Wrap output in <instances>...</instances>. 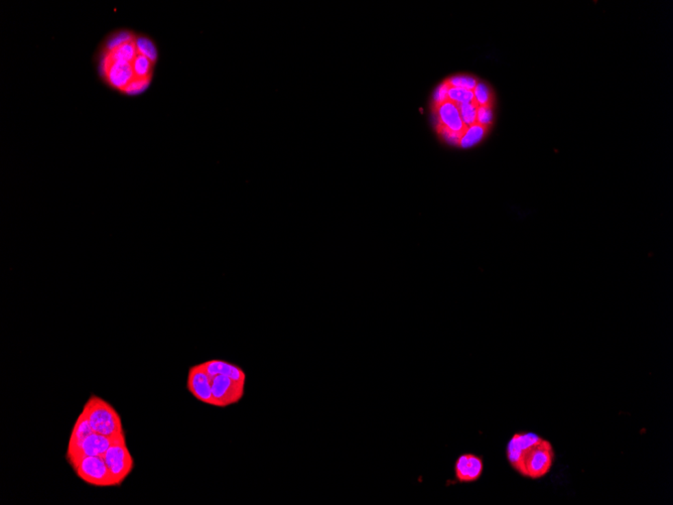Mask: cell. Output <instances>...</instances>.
Returning <instances> with one entry per match:
<instances>
[{
    "label": "cell",
    "instance_id": "obj_2",
    "mask_svg": "<svg viewBox=\"0 0 673 505\" xmlns=\"http://www.w3.org/2000/svg\"><path fill=\"white\" fill-rule=\"evenodd\" d=\"M82 413L88 419L94 432L106 437L125 434L120 415L103 398L97 396H90Z\"/></svg>",
    "mask_w": 673,
    "mask_h": 505
},
{
    "label": "cell",
    "instance_id": "obj_8",
    "mask_svg": "<svg viewBox=\"0 0 673 505\" xmlns=\"http://www.w3.org/2000/svg\"><path fill=\"white\" fill-rule=\"evenodd\" d=\"M123 440H126L125 432L116 437H106L103 435L97 434V432H92L88 438L82 443L80 448L74 453L68 454L66 455V458L80 455L103 456L111 445Z\"/></svg>",
    "mask_w": 673,
    "mask_h": 505
},
{
    "label": "cell",
    "instance_id": "obj_4",
    "mask_svg": "<svg viewBox=\"0 0 673 505\" xmlns=\"http://www.w3.org/2000/svg\"><path fill=\"white\" fill-rule=\"evenodd\" d=\"M102 457L116 481L117 487H120L134 469V459L126 440L111 445Z\"/></svg>",
    "mask_w": 673,
    "mask_h": 505
},
{
    "label": "cell",
    "instance_id": "obj_9",
    "mask_svg": "<svg viewBox=\"0 0 673 505\" xmlns=\"http://www.w3.org/2000/svg\"><path fill=\"white\" fill-rule=\"evenodd\" d=\"M202 365L211 376L225 375L238 383H246V374L240 366L217 359L209 360L202 363Z\"/></svg>",
    "mask_w": 673,
    "mask_h": 505
},
{
    "label": "cell",
    "instance_id": "obj_7",
    "mask_svg": "<svg viewBox=\"0 0 673 505\" xmlns=\"http://www.w3.org/2000/svg\"><path fill=\"white\" fill-rule=\"evenodd\" d=\"M455 477L460 483L476 482L482 476L484 462L475 454H463L455 463Z\"/></svg>",
    "mask_w": 673,
    "mask_h": 505
},
{
    "label": "cell",
    "instance_id": "obj_16",
    "mask_svg": "<svg viewBox=\"0 0 673 505\" xmlns=\"http://www.w3.org/2000/svg\"><path fill=\"white\" fill-rule=\"evenodd\" d=\"M478 84L477 80L473 77L470 76H455L448 79V85L450 87L456 88L467 89L473 91L476 85Z\"/></svg>",
    "mask_w": 673,
    "mask_h": 505
},
{
    "label": "cell",
    "instance_id": "obj_11",
    "mask_svg": "<svg viewBox=\"0 0 673 505\" xmlns=\"http://www.w3.org/2000/svg\"><path fill=\"white\" fill-rule=\"evenodd\" d=\"M92 432H94L92 430L91 426H90L88 419L85 417L84 413H81L79 415L78 419H77L76 423H75L74 427H73L66 455L74 453V452H76L77 450L80 448L82 443L88 438Z\"/></svg>",
    "mask_w": 673,
    "mask_h": 505
},
{
    "label": "cell",
    "instance_id": "obj_18",
    "mask_svg": "<svg viewBox=\"0 0 673 505\" xmlns=\"http://www.w3.org/2000/svg\"><path fill=\"white\" fill-rule=\"evenodd\" d=\"M439 133L441 135L442 140L446 144H448V146H459V144H460L461 138V133L460 132L453 131L450 129H446V127L439 125Z\"/></svg>",
    "mask_w": 673,
    "mask_h": 505
},
{
    "label": "cell",
    "instance_id": "obj_13",
    "mask_svg": "<svg viewBox=\"0 0 673 505\" xmlns=\"http://www.w3.org/2000/svg\"><path fill=\"white\" fill-rule=\"evenodd\" d=\"M136 42L138 52L157 64L159 60V50L155 42L151 38L143 35H136Z\"/></svg>",
    "mask_w": 673,
    "mask_h": 505
},
{
    "label": "cell",
    "instance_id": "obj_5",
    "mask_svg": "<svg viewBox=\"0 0 673 505\" xmlns=\"http://www.w3.org/2000/svg\"><path fill=\"white\" fill-rule=\"evenodd\" d=\"M212 393L217 408H228L242 400L245 383H238L225 375H215L212 376Z\"/></svg>",
    "mask_w": 673,
    "mask_h": 505
},
{
    "label": "cell",
    "instance_id": "obj_19",
    "mask_svg": "<svg viewBox=\"0 0 673 505\" xmlns=\"http://www.w3.org/2000/svg\"><path fill=\"white\" fill-rule=\"evenodd\" d=\"M493 114L492 110L489 107L488 105L486 106H478L477 110V123L478 125H482V127H487L490 125L492 122Z\"/></svg>",
    "mask_w": 673,
    "mask_h": 505
},
{
    "label": "cell",
    "instance_id": "obj_15",
    "mask_svg": "<svg viewBox=\"0 0 673 505\" xmlns=\"http://www.w3.org/2000/svg\"><path fill=\"white\" fill-rule=\"evenodd\" d=\"M448 101L454 102L457 105L475 101L473 91L456 88V87H448Z\"/></svg>",
    "mask_w": 673,
    "mask_h": 505
},
{
    "label": "cell",
    "instance_id": "obj_6",
    "mask_svg": "<svg viewBox=\"0 0 673 505\" xmlns=\"http://www.w3.org/2000/svg\"><path fill=\"white\" fill-rule=\"evenodd\" d=\"M187 389L199 402L217 408V402L212 393V376L206 372L202 364L190 368Z\"/></svg>",
    "mask_w": 673,
    "mask_h": 505
},
{
    "label": "cell",
    "instance_id": "obj_12",
    "mask_svg": "<svg viewBox=\"0 0 673 505\" xmlns=\"http://www.w3.org/2000/svg\"><path fill=\"white\" fill-rule=\"evenodd\" d=\"M485 134H486V127H482L478 123L466 127L465 131L461 134L459 148H464V150L474 148L484 140Z\"/></svg>",
    "mask_w": 673,
    "mask_h": 505
},
{
    "label": "cell",
    "instance_id": "obj_10",
    "mask_svg": "<svg viewBox=\"0 0 673 505\" xmlns=\"http://www.w3.org/2000/svg\"><path fill=\"white\" fill-rule=\"evenodd\" d=\"M437 116L441 120V125H439L463 134L466 127L463 120H461L460 112H459L457 104L448 100V101L442 103L441 105L437 106Z\"/></svg>",
    "mask_w": 673,
    "mask_h": 505
},
{
    "label": "cell",
    "instance_id": "obj_1",
    "mask_svg": "<svg viewBox=\"0 0 673 505\" xmlns=\"http://www.w3.org/2000/svg\"><path fill=\"white\" fill-rule=\"evenodd\" d=\"M506 459L515 472L537 480L550 472L555 464L553 444L535 432H516L506 447Z\"/></svg>",
    "mask_w": 673,
    "mask_h": 505
},
{
    "label": "cell",
    "instance_id": "obj_17",
    "mask_svg": "<svg viewBox=\"0 0 673 505\" xmlns=\"http://www.w3.org/2000/svg\"><path fill=\"white\" fill-rule=\"evenodd\" d=\"M473 93L478 106L488 105L489 101H490V92H489L488 87L484 83H478L473 90Z\"/></svg>",
    "mask_w": 673,
    "mask_h": 505
},
{
    "label": "cell",
    "instance_id": "obj_20",
    "mask_svg": "<svg viewBox=\"0 0 673 505\" xmlns=\"http://www.w3.org/2000/svg\"><path fill=\"white\" fill-rule=\"evenodd\" d=\"M448 87L450 86H448V83H444V84L440 85L437 87L435 95H433V101L437 104V106L441 105L444 102L448 101Z\"/></svg>",
    "mask_w": 673,
    "mask_h": 505
},
{
    "label": "cell",
    "instance_id": "obj_14",
    "mask_svg": "<svg viewBox=\"0 0 673 505\" xmlns=\"http://www.w3.org/2000/svg\"><path fill=\"white\" fill-rule=\"evenodd\" d=\"M458 108L465 127H471V125L477 123L478 105L475 101L459 104Z\"/></svg>",
    "mask_w": 673,
    "mask_h": 505
},
{
    "label": "cell",
    "instance_id": "obj_3",
    "mask_svg": "<svg viewBox=\"0 0 673 505\" xmlns=\"http://www.w3.org/2000/svg\"><path fill=\"white\" fill-rule=\"evenodd\" d=\"M77 476L95 487H115L116 481L107 467L102 456H74L67 458Z\"/></svg>",
    "mask_w": 673,
    "mask_h": 505
}]
</instances>
